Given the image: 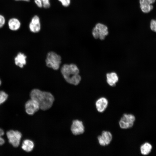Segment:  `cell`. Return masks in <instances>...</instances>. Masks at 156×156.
Here are the masks:
<instances>
[{
	"label": "cell",
	"mask_w": 156,
	"mask_h": 156,
	"mask_svg": "<svg viewBox=\"0 0 156 156\" xmlns=\"http://www.w3.org/2000/svg\"><path fill=\"white\" fill-rule=\"evenodd\" d=\"M30 97L38 102L40 109L43 110L51 108L54 100V98L51 93L38 89H34L31 91Z\"/></svg>",
	"instance_id": "1"
},
{
	"label": "cell",
	"mask_w": 156,
	"mask_h": 156,
	"mask_svg": "<svg viewBox=\"0 0 156 156\" xmlns=\"http://www.w3.org/2000/svg\"><path fill=\"white\" fill-rule=\"evenodd\" d=\"M61 72L66 81L70 84L77 85L81 81L79 70L75 64L63 65L61 68Z\"/></svg>",
	"instance_id": "2"
},
{
	"label": "cell",
	"mask_w": 156,
	"mask_h": 156,
	"mask_svg": "<svg viewBox=\"0 0 156 156\" xmlns=\"http://www.w3.org/2000/svg\"><path fill=\"white\" fill-rule=\"evenodd\" d=\"M34 147V144L32 141L26 139L23 141L21 147L23 150L28 152L31 151Z\"/></svg>",
	"instance_id": "16"
},
{
	"label": "cell",
	"mask_w": 156,
	"mask_h": 156,
	"mask_svg": "<svg viewBox=\"0 0 156 156\" xmlns=\"http://www.w3.org/2000/svg\"><path fill=\"white\" fill-rule=\"evenodd\" d=\"M145 1L148 3L152 5L154 3L155 1V0H145Z\"/></svg>",
	"instance_id": "25"
},
{
	"label": "cell",
	"mask_w": 156,
	"mask_h": 156,
	"mask_svg": "<svg viewBox=\"0 0 156 156\" xmlns=\"http://www.w3.org/2000/svg\"><path fill=\"white\" fill-rule=\"evenodd\" d=\"M152 148V146L150 144L145 143L142 144L140 147L141 153L143 155H147L150 152Z\"/></svg>",
	"instance_id": "17"
},
{
	"label": "cell",
	"mask_w": 156,
	"mask_h": 156,
	"mask_svg": "<svg viewBox=\"0 0 156 156\" xmlns=\"http://www.w3.org/2000/svg\"><path fill=\"white\" fill-rule=\"evenodd\" d=\"M25 107L26 112L29 115H33L40 109L38 102L31 99L26 103Z\"/></svg>",
	"instance_id": "6"
},
{
	"label": "cell",
	"mask_w": 156,
	"mask_h": 156,
	"mask_svg": "<svg viewBox=\"0 0 156 156\" xmlns=\"http://www.w3.org/2000/svg\"><path fill=\"white\" fill-rule=\"evenodd\" d=\"M4 134V131L1 128H0V137H1Z\"/></svg>",
	"instance_id": "27"
},
{
	"label": "cell",
	"mask_w": 156,
	"mask_h": 156,
	"mask_svg": "<svg viewBox=\"0 0 156 156\" xmlns=\"http://www.w3.org/2000/svg\"><path fill=\"white\" fill-rule=\"evenodd\" d=\"M92 34L95 39L99 38V31L95 27L92 30Z\"/></svg>",
	"instance_id": "21"
},
{
	"label": "cell",
	"mask_w": 156,
	"mask_h": 156,
	"mask_svg": "<svg viewBox=\"0 0 156 156\" xmlns=\"http://www.w3.org/2000/svg\"><path fill=\"white\" fill-rule=\"evenodd\" d=\"M1 80L0 79V86L1 85Z\"/></svg>",
	"instance_id": "29"
},
{
	"label": "cell",
	"mask_w": 156,
	"mask_h": 156,
	"mask_svg": "<svg viewBox=\"0 0 156 156\" xmlns=\"http://www.w3.org/2000/svg\"><path fill=\"white\" fill-rule=\"evenodd\" d=\"M34 2L36 5L39 8L43 7V5L41 0H34Z\"/></svg>",
	"instance_id": "24"
},
{
	"label": "cell",
	"mask_w": 156,
	"mask_h": 156,
	"mask_svg": "<svg viewBox=\"0 0 156 156\" xmlns=\"http://www.w3.org/2000/svg\"><path fill=\"white\" fill-rule=\"evenodd\" d=\"M135 119V117L133 115L124 114L119 121V126L123 129L131 128L133 126Z\"/></svg>",
	"instance_id": "4"
},
{
	"label": "cell",
	"mask_w": 156,
	"mask_h": 156,
	"mask_svg": "<svg viewBox=\"0 0 156 156\" xmlns=\"http://www.w3.org/2000/svg\"><path fill=\"white\" fill-rule=\"evenodd\" d=\"M43 5V7L45 8H48L51 6L50 0H41Z\"/></svg>",
	"instance_id": "22"
},
{
	"label": "cell",
	"mask_w": 156,
	"mask_h": 156,
	"mask_svg": "<svg viewBox=\"0 0 156 156\" xmlns=\"http://www.w3.org/2000/svg\"><path fill=\"white\" fill-rule=\"evenodd\" d=\"M107 81L110 86H115L118 80L117 74L114 72L108 73L106 75Z\"/></svg>",
	"instance_id": "14"
},
{
	"label": "cell",
	"mask_w": 156,
	"mask_h": 156,
	"mask_svg": "<svg viewBox=\"0 0 156 156\" xmlns=\"http://www.w3.org/2000/svg\"><path fill=\"white\" fill-rule=\"evenodd\" d=\"M95 105L98 112L100 113H102L104 112L107 108L108 105V101L106 98L101 97L96 101Z\"/></svg>",
	"instance_id": "10"
},
{
	"label": "cell",
	"mask_w": 156,
	"mask_h": 156,
	"mask_svg": "<svg viewBox=\"0 0 156 156\" xmlns=\"http://www.w3.org/2000/svg\"><path fill=\"white\" fill-rule=\"evenodd\" d=\"M60 2L62 5L64 7L69 6L71 3V0H58Z\"/></svg>",
	"instance_id": "20"
},
{
	"label": "cell",
	"mask_w": 156,
	"mask_h": 156,
	"mask_svg": "<svg viewBox=\"0 0 156 156\" xmlns=\"http://www.w3.org/2000/svg\"><path fill=\"white\" fill-rule=\"evenodd\" d=\"M45 62L48 67L57 70L59 68L61 62V58L55 53L51 51L47 54Z\"/></svg>",
	"instance_id": "3"
},
{
	"label": "cell",
	"mask_w": 156,
	"mask_h": 156,
	"mask_svg": "<svg viewBox=\"0 0 156 156\" xmlns=\"http://www.w3.org/2000/svg\"><path fill=\"white\" fill-rule=\"evenodd\" d=\"M16 1H23L26 2H29L30 1V0H14Z\"/></svg>",
	"instance_id": "28"
},
{
	"label": "cell",
	"mask_w": 156,
	"mask_h": 156,
	"mask_svg": "<svg viewBox=\"0 0 156 156\" xmlns=\"http://www.w3.org/2000/svg\"><path fill=\"white\" fill-rule=\"evenodd\" d=\"M95 27L99 31V38L101 40H104L108 34L107 27L104 24L98 23L96 24Z\"/></svg>",
	"instance_id": "13"
},
{
	"label": "cell",
	"mask_w": 156,
	"mask_h": 156,
	"mask_svg": "<svg viewBox=\"0 0 156 156\" xmlns=\"http://www.w3.org/2000/svg\"><path fill=\"white\" fill-rule=\"evenodd\" d=\"M26 58L27 56L24 53H18L14 58L15 64L20 68L23 67L26 63Z\"/></svg>",
	"instance_id": "11"
},
{
	"label": "cell",
	"mask_w": 156,
	"mask_h": 156,
	"mask_svg": "<svg viewBox=\"0 0 156 156\" xmlns=\"http://www.w3.org/2000/svg\"><path fill=\"white\" fill-rule=\"evenodd\" d=\"M150 27L153 31L156 32V20L152 19L151 21Z\"/></svg>",
	"instance_id": "19"
},
{
	"label": "cell",
	"mask_w": 156,
	"mask_h": 156,
	"mask_svg": "<svg viewBox=\"0 0 156 156\" xmlns=\"http://www.w3.org/2000/svg\"><path fill=\"white\" fill-rule=\"evenodd\" d=\"M112 139V135L111 132L108 131H103L101 135L97 137L99 144L102 146H105L109 144Z\"/></svg>",
	"instance_id": "7"
},
{
	"label": "cell",
	"mask_w": 156,
	"mask_h": 156,
	"mask_svg": "<svg viewBox=\"0 0 156 156\" xmlns=\"http://www.w3.org/2000/svg\"><path fill=\"white\" fill-rule=\"evenodd\" d=\"M5 143L4 140L1 137H0V146L3 145Z\"/></svg>",
	"instance_id": "26"
},
{
	"label": "cell",
	"mask_w": 156,
	"mask_h": 156,
	"mask_svg": "<svg viewBox=\"0 0 156 156\" xmlns=\"http://www.w3.org/2000/svg\"><path fill=\"white\" fill-rule=\"evenodd\" d=\"M139 2L141 10L144 13L149 12L153 8V5L148 3L145 0H140Z\"/></svg>",
	"instance_id": "15"
},
{
	"label": "cell",
	"mask_w": 156,
	"mask_h": 156,
	"mask_svg": "<svg viewBox=\"0 0 156 156\" xmlns=\"http://www.w3.org/2000/svg\"><path fill=\"white\" fill-rule=\"evenodd\" d=\"M9 142L14 147H17L20 144L22 137L21 133L18 131L10 130L6 133Z\"/></svg>",
	"instance_id": "5"
},
{
	"label": "cell",
	"mask_w": 156,
	"mask_h": 156,
	"mask_svg": "<svg viewBox=\"0 0 156 156\" xmlns=\"http://www.w3.org/2000/svg\"><path fill=\"white\" fill-rule=\"evenodd\" d=\"M5 19L4 16L0 14V28H2L5 24Z\"/></svg>",
	"instance_id": "23"
},
{
	"label": "cell",
	"mask_w": 156,
	"mask_h": 156,
	"mask_svg": "<svg viewBox=\"0 0 156 156\" xmlns=\"http://www.w3.org/2000/svg\"><path fill=\"white\" fill-rule=\"evenodd\" d=\"M29 28L30 31L33 33L39 32L41 29V24L40 17L35 15L31 18L29 25Z\"/></svg>",
	"instance_id": "8"
},
{
	"label": "cell",
	"mask_w": 156,
	"mask_h": 156,
	"mask_svg": "<svg viewBox=\"0 0 156 156\" xmlns=\"http://www.w3.org/2000/svg\"><path fill=\"white\" fill-rule=\"evenodd\" d=\"M8 97V94L4 91H0V105L4 103Z\"/></svg>",
	"instance_id": "18"
},
{
	"label": "cell",
	"mask_w": 156,
	"mask_h": 156,
	"mask_svg": "<svg viewBox=\"0 0 156 156\" xmlns=\"http://www.w3.org/2000/svg\"><path fill=\"white\" fill-rule=\"evenodd\" d=\"M71 130L75 135L83 134L85 131V128L82 121L75 120L73 121L71 127Z\"/></svg>",
	"instance_id": "9"
},
{
	"label": "cell",
	"mask_w": 156,
	"mask_h": 156,
	"mask_svg": "<svg viewBox=\"0 0 156 156\" xmlns=\"http://www.w3.org/2000/svg\"><path fill=\"white\" fill-rule=\"evenodd\" d=\"M21 23L17 18H12L10 19L8 22L9 29L12 31H16L21 27Z\"/></svg>",
	"instance_id": "12"
}]
</instances>
